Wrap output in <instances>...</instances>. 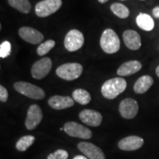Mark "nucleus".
<instances>
[{
    "label": "nucleus",
    "instance_id": "nucleus-1",
    "mask_svg": "<svg viewBox=\"0 0 159 159\" xmlns=\"http://www.w3.org/2000/svg\"><path fill=\"white\" fill-rule=\"evenodd\" d=\"M127 88V82L122 77L108 80L103 83L101 92L102 96L108 99H115L117 96L124 92Z\"/></svg>",
    "mask_w": 159,
    "mask_h": 159
},
{
    "label": "nucleus",
    "instance_id": "nucleus-2",
    "mask_svg": "<svg viewBox=\"0 0 159 159\" xmlns=\"http://www.w3.org/2000/svg\"><path fill=\"white\" fill-rule=\"evenodd\" d=\"M100 47L108 54H114L119 50L120 41L114 30L106 29L103 32L100 39Z\"/></svg>",
    "mask_w": 159,
    "mask_h": 159
},
{
    "label": "nucleus",
    "instance_id": "nucleus-3",
    "mask_svg": "<svg viewBox=\"0 0 159 159\" xmlns=\"http://www.w3.org/2000/svg\"><path fill=\"white\" fill-rule=\"evenodd\" d=\"M83 66L78 63H67L60 66L56 69V75L65 80L71 81L82 75Z\"/></svg>",
    "mask_w": 159,
    "mask_h": 159
},
{
    "label": "nucleus",
    "instance_id": "nucleus-4",
    "mask_svg": "<svg viewBox=\"0 0 159 159\" xmlns=\"http://www.w3.org/2000/svg\"><path fill=\"white\" fill-rule=\"evenodd\" d=\"M15 90L20 94L33 99H42L45 97V92L42 89L27 82L19 81L13 84Z\"/></svg>",
    "mask_w": 159,
    "mask_h": 159
},
{
    "label": "nucleus",
    "instance_id": "nucleus-5",
    "mask_svg": "<svg viewBox=\"0 0 159 159\" xmlns=\"http://www.w3.org/2000/svg\"><path fill=\"white\" fill-rule=\"evenodd\" d=\"M61 5V0H43L35 5V13L39 17H47L58 11Z\"/></svg>",
    "mask_w": 159,
    "mask_h": 159
},
{
    "label": "nucleus",
    "instance_id": "nucleus-6",
    "mask_svg": "<svg viewBox=\"0 0 159 159\" xmlns=\"http://www.w3.org/2000/svg\"><path fill=\"white\" fill-rule=\"evenodd\" d=\"M63 130L71 137H76L83 139H89L92 136L90 129L75 122H68L63 126Z\"/></svg>",
    "mask_w": 159,
    "mask_h": 159
},
{
    "label": "nucleus",
    "instance_id": "nucleus-7",
    "mask_svg": "<svg viewBox=\"0 0 159 159\" xmlns=\"http://www.w3.org/2000/svg\"><path fill=\"white\" fill-rule=\"evenodd\" d=\"M84 36L80 31L73 29L68 32L64 39L65 48L69 52H75L83 47Z\"/></svg>",
    "mask_w": 159,
    "mask_h": 159
},
{
    "label": "nucleus",
    "instance_id": "nucleus-8",
    "mask_svg": "<svg viewBox=\"0 0 159 159\" xmlns=\"http://www.w3.org/2000/svg\"><path fill=\"white\" fill-rule=\"evenodd\" d=\"M52 60L49 57H43L35 62L31 68V75L33 78L41 80L49 74L52 69Z\"/></svg>",
    "mask_w": 159,
    "mask_h": 159
},
{
    "label": "nucleus",
    "instance_id": "nucleus-9",
    "mask_svg": "<svg viewBox=\"0 0 159 159\" xmlns=\"http://www.w3.org/2000/svg\"><path fill=\"white\" fill-rule=\"evenodd\" d=\"M42 119L43 113L41 108L38 105H32L27 111V118L25 120V127L29 130H34L39 126Z\"/></svg>",
    "mask_w": 159,
    "mask_h": 159
},
{
    "label": "nucleus",
    "instance_id": "nucleus-10",
    "mask_svg": "<svg viewBox=\"0 0 159 159\" xmlns=\"http://www.w3.org/2000/svg\"><path fill=\"white\" fill-rule=\"evenodd\" d=\"M119 111V114L124 119H134L139 112V104L134 99L126 98L120 102Z\"/></svg>",
    "mask_w": 159,
    "mask_h": 159
},
{
    "label": "nucleus",
    "instance_id": "nucleus-11",
    "mask_svg": "<svg viewBox=\"0 0 159 159\" xmlns=\"http://www.w3.org/2000/svg\"><path fill=\"white\" fill-rule=\"evenodd\" d=\"M77 148L89 159H105L103 151L92 143L81 142L77 144Z\"/></svg>",
    "mask_w": 159,
    "mask_h": 159
},
{
    "label": "nucleus",
    "instance_id": "nucleus-12",
    "mask_svg": "<svg viewBox=\"0 0 159 159\" xmlns=\"http://www.w3.org/2000/svg\"><path fill=\"white\" fill-rule=\"evenodd\" d=\"M19 35L24 41L32 44H39L43 40L42 33L30 27H21L19 30Z\"/></svg>",
    "mask_w": 159,
    "mask_h": 159
},
{
    "label": "nucleus",
    "instance_id": "nucleus-13",
    "mask_svg": "<svg viewBox=\"0 0 159 159\" xmlns=\"http://www.w3.org/2000/svg\"><path fill=\"white\" fill-rule=\"evenodd\" d=\"M79 118L85 125L91 127H98L101 125L102 116L99 112L91 109H85L79 114Z\"/></svg>",
    "mask_w": 159,
    "mask_h": 159
},
{
    "label": "nucleus",
    "instance_id": "nucleus-14",
    "mask_svg": "<svg viewBox=\"0 0 159 159\" xmlns=\"http://www.w3.org/2000/svg\"><path fill=\"white\" fill-rule=\"evenodd\" d=\"M144 144V139L138 136H130L121 139L118 143L120 150L134 151L140 149Z\"/></svg>",
    "mask_w": 159,
    "mask_h": 159
},
{
    "label": "nucleus",
    "instance_id": "nucleus-15",
    "mask_svg": "<svg viewBox=\"0 0 159 159\" xmlns=\"http://www.w3.org/2000/svg\"><path fill=\"white\" fill-rule=\"evenodd\" d=\"M123 41L125 46L131 50H138L142 46L140 35L134 30H127L123 33Z\"/></svg>",
    "mask_w": 159,
    "mask_h": 159
},
{
    "label": "nucleus",
    "instance_id": "nucleus-16",
    "mask_svg": "<svg viewBox=\"0 0 159 159\" xmlns=\"http://www.w3.org/2000/svg\"><path fill=\"white\" fill-rule=\"evenodd\" d=\"M48 104L52 108L55 110H63L72 107L75 105L74 99L70 97L55 95L49 99Z\"/></svg>",
    "mask_w": 159,
    "mask_h": 159
},
{
    "label": "nucleus",
    "instance_id": "nucleus-17",
    "mask_svg": "<svg viewBox=\"0 0 159 159\" xmlns=\"http://www.w3.org/2000/svg\"><path fill=\"white\" fill-rule=\"evenodd\" d=\"M142 66L138 61H130L122 63L117 69V75L119 76H130L138 72Z\"/></svg>",
    "mask_w": 159,
    "mask_h": 159
},
{
    "label": "nucleus",
    "instance_id": "nucleus-18",
    "mask_svg": "<svg viewBox=\"0 0 159 159\" xmlns=\"http://www.w3.org/2000/svg\"><path fill=\"white\" fill-rule=\"evenodd\" d=\"M153 78L150 75H144L139 77L135 83L134 90L136 94H144L150 89V87L153 84Z\"/></svg>",
    "mask_w": 159,
    "mask_h": 159
},
{
    "label": "nucleus",
    "instance_id": "nucleus-19",
    "mask_svg": "<svg viewBox=\"0 0 159 159\" xmlns=\"http://www.w3.org/2000/svg\"><path fill=\"white\" fill-rule=\"evenodd\" d=\"M136 24L141 28L144 31L152 30L155 27V22L152 18L147 13H140L136 17Z\"/></svg>",
    "mask_w": 159,
    "mask_h": 159
},
{
    "label": "nucleus",
    "instance_id": "nucleus-20",
    "mask_svg": "<svg viewBox=\"0 0 159 159\" xmlns=\"http://www.w3.org/2000/svg\"><path fill=\"white\" fill-rule=\"evenodd\" d=\"M72 98L80 105H87L91 102V97L87 91L82 89H78L73 91Z\"/></svg>",
    "mask_w": 159,
    "mask_h": 159
},
{
    "label": "nucleus",
    "instance_id": "nucleus-21",
    "mask_svg": "<svg viewBox=\"0 0 159 159\" xmlns=\"http://www.w3.org/2000/svg\"><path fill=\"white\" fill-rule=\"evenodd\" d=\"M8 4L23 13H28L31 10V4L29 0H8Z\"/></svg>",
    "mask_w": 159,
    "mask_h": 159
},
{
    "label": "nucleus",
    "instance_id": "nucleus-22",
    "mask_svg": "<svg viewBox=\"0 0 159 159\" xmlns=\"http://www.w3.org/2000/svg\"><path fill=\"white\" fill-rule=\"evenodd\" d=\"M35 142V137L31 135L22 136L17 141L16 144V148L20 152H25Z\"/></svg>",
    "mask_w": 159,
    "mask_h": 159
},
{
    "label": "nucleus",
    "instance_id": "nucleus-23",
    "mask_svg": "<svg viewBox=\"0 0 159 159\" xmlns=\"http://www.w3.org/2000/svg\"><path fill=\"white\" fill-rule=\"evenodd\" d=\"M111 10L114 15H116L120 19H126L130 15L129 9L126 6L121 3H113L111 5Z\"/></svg>",
    "mask_w": 159,
    "mask_h": 159
},
{
    "label": "nucleus",
    "instance_id": "nucleus-24",
    "mask_svg": "<svg viewBox=\"0 0 159 159\" xmlns=\"http://www.w3.org/2000/svg\"><path fill=\"white\" fill-rule=\"evenodd\" d=\"M55 42L53 40H48V41H46L45 42L41 43L37 48L38 55L40 56H43L44 55L47 54L55 47Z\"/></svg>",
    "mask_w": 159,
    "mask_h": 159
},
{
    "label": "nucleus",
    "instance_id": "nucleus-25",
    "mask_svg": "<svg viewBox=\"0 0 159 159\" xmlns=\"http://www.w3.org/2000/svg\"><path fill=\"white\" fill-rule=\"evenodd\" d=\"M11 45L9 41H5L0 45V57L2 58H5L11 55Z\"/></svg>",
    "mask_w": 159,
    "mask_h": 159
},
{
    "label": "nucleus",
    "instance_id": "nucleus-26",
    "mask_svg": "<svg viewBox=\"0 0 159 159\" xmlns=\"http://www.w3.org/2000/svg\"><path fill=\"white\" fill-rule=\"evenodd\" d=\"M68 158V152L62 149H59L47 156V159H67Z\"/></svg>",
    "mask_w": 159,
    "mask_h": 159
},
{
    "label": "nucleus",
    "instance_id": "nucleus-27",
    "mask_svg": "<svg viewBox=\"0 0 159 159\" xmlns=\"http://www.w3.org/2000/svg\"><path fill=\"white\" fill-rule=\"evenodd\" d=\"M7 98H8V92L3 85H0V100L1 102H7Z\"/></svg>",
    "mask_w": 159,
    "mask_h": 159
},
{
    "label": "nucleus",
    "instance_id": "nucleus-28",
    "mask_svg": "<svg viewBox=\"0 0 159 159\" xmlns=\"http://www.w3.org/2000/svg\"><path fill=\"white\" fill-rule=\"evenodd\" d=\"M152 15L157 19H159V6L154 7L153 10H152Z\"/></svg>",
    "mask_w": 159,
    "mask_h": 159
},
{
    "label": "nucleus",
    "instance_id": "nucleus-29",
    "mask_svg": "<svg viewBox=\"0 0 159 159\" xmlns=\"http://www.w3.org/2000/svg\"><path fill=\"white\" fill-rule=\"evenodd\" d=\"M73 159H88L87 158L86 156H80V155H78V156H75Z\"/></svg>",
    "mask_w": 159,
    "mask_h": 159
},
{
    "label": "nucleus",
    "instance_id": "nucleus-30",
    "mask_svg": "<svg viewBox=\"0 0 159 159\" xmlns=\"http://www.w3.org/2000/svg\"><path fill=\"white\" fill-rule=\"evenodd\" d=\"M156 73L157 76L159 77V66H158V67H157L156 69Z\"/></svg>",
    "mask_w": 159,
    "mask_h": 159
},
{
    "label": "nucleus",
    "instance_id": "nucleus-31",
    "mask_svg": "<svg viewBox=\"0 0 159 159\" xmlns=\"http://www.w3.org/2000/svg\"><path fill=\"white\" fill-rule=\"evenodd\" d=\"M108 0H98V2L99 3H102V4H103V3H105L106 2H108Z\"/></svg>",
    "mask_w": 159,
    "mask_h": 159
},
{
    "label": "nucleus",
    "instance_id": "nucleus-32",
    "mask_svg": "<svg viewBox=\"0 0 159 159\" xmlns=\"http://www.w3.org/2000/svg\"><path fill=\"white\" fill-rule=\"evenodd\" d=\"M142 1H145V0H142Z\"/></svg>",
    "mask_w": 159,
    "mask_h": 159
},
{
    "label": "nucleus",
    "instance_id": "nucleus-33",
    "mask_svg": "<svg viewBox=\"0 0 159 159\" xmlns=\"http://www.w3.org/2000/svg\"><path fill=\"white\" fill-rule=\"evenodd\" d=\"M122 1H125V0H122Z\"/></svg>",
    "mask_w": 159,
    "mask_h": 159
}]
</instances>
